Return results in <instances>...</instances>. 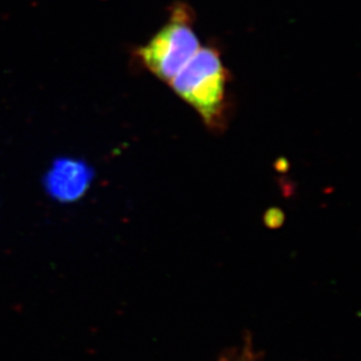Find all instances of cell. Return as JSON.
<instances>
[{
	"label": "cell",
	"instance_id": "cell-1",
	"mask_svg": "<svg viewBox=\"0 0 361 361\" xmlns=\"http://www.w3.org/2000/svg\"><path fill=\"white\" fill-rule=\"evenodd\" d=\"M228 72L213 46L199 48L195 56L170 82L174 92L188 102L211 128L221 126L227 111Z\"/></svg>",
	"mask_w": 361,
	"mask_h": 361
},
{
	"label": "cell",
	"instance_id": "cell-2",
	"mask_svg": "<svg viewBox=\"0 0 361 361\" xmlns=\"http://www.w3.org/2000/svg\"><path fill=\"white\" fill-rule=\"evenodd\" d=\"M200 48L193 12L184 4L172 8L170 20L147 44L138 48L140 62L161 81L170 83Z\"/></svg>",
	"mask_w": 361,
	"mask_h": 361
},
{
	"label": "cell",
	"instance_id": "cell-3",
	"mask_svg": "<svg viewBox=\"0 0 361 361\" xmlns=\"http://www.w3.org/2000/svg\"><path fill=\"white\" fill-rule=\"evenodd\" d=\"M92 178V167L73 158H59L46 177L49 191L61 200H75L85 193Z\"/></svg>",
	"mask_w": 361,
	"mask_h": 361
}]
</instances>
